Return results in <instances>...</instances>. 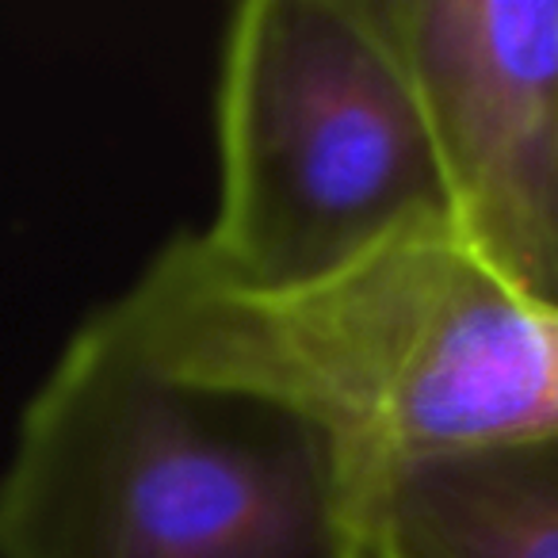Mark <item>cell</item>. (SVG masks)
Returning a JSON list of instances; mask_svg holds the SVG:
<instances>
[{"instance_id":"1","label":"cell","mask_w":558,"mask_h":558,"mask_svg":"<svg viewBox=\"0 0 558 558\" xmlns=\"http://www.w3.org/2000/svg\"><path fill=\"white\" fill-rule=\"evenodd\" d=\"M100 318L154 372L303 425L352 550L398 471L558 433V306L512 291L444 215L295 283L233 279L177 233Z\"/></svg>"},{"instance_id":"2","label":"cell","mask_w":558,"mask_h":558,"mask_svg":"<svg viewBox=\"0 0 558 558\" xmlns=\"http://www.w3.org/2000/svg\"><path fill=\"white\" fill-rule=\"evenodd\" d=\"M0 558H356L326 448L154 372L93 311L16 421Z\"/></svg>"},{"instance_id":"3","label":"cell","mask_w":558,"mask_h":558,"mask_svg":"<svg viewBox=\"0 0 558 558\" xmlns=\"http://www.w3.org/2000/svg\"><path fill=\"white\" fill-rule=\"evenodd\" d=\"M444 215L383 0H245L215 77V210L187 230L245 283H295ZM448 218V215H444Z\"/></svg>"},{"instance_id":"4","label":"cell","mask_w":558,"mask_h":558,"mask_svg":"<svg viewBox=\"0 0 558 558\" xmlns=\"http://www.w3.org/2000/svg\"><path fill=\"white\" fill-rule=\"evenodd\" d=\"M444 215L512 291L558 306V0H383Z\"/></svg>"},{"instance_id":"5","label":"cell","mask_w":558,"mask_h":558,"mask_svg":"<svg viewBox=\"0 0 558 558\" xmlns=\"http://www.w3.org/2000/svg\"><path fill=\"white\" fill-rule=\"evenodd\" d=\"M383 558H558V433L398 471L360 527Z\"/></svg>"},{"instance_id":"6","label":"cell","mask_w":558,"mask_h":558,"mask_svg":"<svg viewBox=\"0 0 558 558\" xmlns=\"http://www.w3.org/2000/svg\"><path fill=\"white\" fill-rule=\"evenodd\" d=\"M360 558H383V555L375 550V543H364V547H360Z\"/></svg>"}]
</instances>
